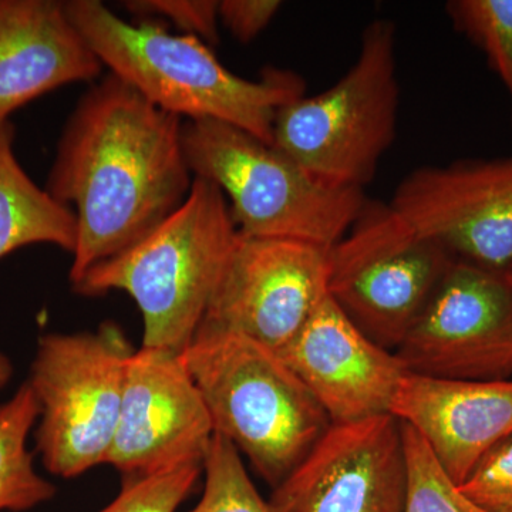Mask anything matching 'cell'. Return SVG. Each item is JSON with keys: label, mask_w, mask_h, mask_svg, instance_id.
<instances>
[{"label": "cell", "mask_w": 512, "mask_h": 512, "mask_svg": "<svg viewBox=\"0 0 512 512\" xmlns=\"http://www.w3.org/2000/svg\"><path fill=\"white\" fill-rule=\"evenodd\" d=\"M454 258L390 207L367 200L329 252V296L383 349L396 352Z\"/></svg>", "instance_id": "obj_8"}, {"label": "cell", "mask_w": 512, "mask_h": 512, "mask_svg": "<svg viewBox=\"0 0 512 512\" xmlns=\"http://www.w3.org/2000/svg\"><path fill=\"white\" fill-rule=\"evenodd\" d=\"M458 487L485 512H512V434L488 450Z\"/></svg>", "instance_id": "obj_23"}, {"label": "cell", "mask_w": 512, "mask_h": 512, "mask_svg": "<svg viewBox=\"0 0 512 512\" xmlns=\"http://www.w3.org/2000/svg\"><path fill=\"white\" fill-rule=\"evenodd\" d=\"M126 9L141 18H165L184 35L198 37L204 43H217L220 2L214 0H131Z\"/></svg>", "instance_id": "obj_24"}, {"label": "cell", "mask_w": 512, "mask_h": 512, "mask_svg": "<svg viewBox=\"0 0 512 512\" xmlns=\"http://www.w3.org/2000/svg\"><path fill=\"white\" fill-rule=\"evenodd\" d=\"M329 252L293 239L238 234L201 326L279 352L328 298Z\"/></svg>", "instance_id": "obj_10"}, {"label": "cell", "mask_w": 512, "mask_h": 512, "mask_svg": "<svg viewBox=\"0 0 512 512\" xmlns=\"http://www.w3.org/2000/svg\"><path fill=\"white\" fill-rule=\"evenodd\" d=\"M400 424L406 460L403 512H485L461 493L419 434L406 423Z\"/></svg>", "instance_id": "obj_20"}, {"label": "cell", "mask_w": 512, "mask_h": 512, "mask_svg": "<svg viewBox=\"0 0 512 512\" xmlns=\"http://www.w3.org/2000/svg\"><path fill=\"white\" fill-rule=\"evenodd\" d=\"M238 234L224 192L194 177L177 211L94 265L73 289L86 296L128 293L143 316L144 348L183 353L204 322Z\"/></svg>", "instance_id": "obj_3"}, {"label": "cell", "mask_w": 512, "mask_h": 512, "mask_svg": "<svg viewBox=\"0 0 512 512\" xmlns=\"http://www.w3.org/2000/svg\"><path fill=\"white\" fill-rule=\"evenodd\" d=\"M505 278H507L508 285H510L512 291V264L508 266L507 271L504 272Z\"/></svg>", "instance_id": "obj_27"}, {"label": "cell", "mask_w": 512, "mask_h": 512, "mask_svg": "<svg viewBox=\"0 0 512 512\" xmlns=\"http://www.w3.org/2000/svg\"><path fill=\"white\" fill-rule=\"evenodd\" d=\"M183 146L192 175L224 192L244 237L332 249L367 201L363 190L325 183L272 144L221 121L184 120Z\"/></svg>", "instance_id": "obj_5"}, {"label": "cell", "mask_w": 512, "mask_h": 512, "mask_svg": "<svg viewBox=\"0 0 512 512\" xmlns=\"http://www.w3.org/2000/svg\"><path fill=\"white\" fill-rule=\"evenodd\" d=\"M390 414L419 434L460 485L488 450L512 434V380L441 379L409 372Z\"/></svg>", "instance_id": "obj_15"}, {"label": "cell", "mask_w": 512, "mask_h": 512, "mask_svg": "<svg viewBox=\"0 0 512 512\" xmlns=\"http://www.w3.org/2000/svg\"><path fill=\"white\" fill-rule=\"evenodd\" d=\"M13 376V365L8 356L0 353V390L9 383Z\"/></svg>", "instance_id": "obj_26"}, {"label": "cell", "mask_w": 512, "mask_h": 512, "mask_svg": "<svg viewBox=\"0 0 512 512\" xmlns=\"http://www.w3.org/2000/svg\"><path fill=\"white\" fill-rule=\"evenodd\" d=\"M101 64L158 109L181 120H217L272 144L276 114L305 96L301 76L271 69L259 80L229 72L207 43L158 23L126 22L99 0L64 2Z\"/></svg>", "instance_id": "obj_2"}, {"label": "cell", "mask_w": 512, "mask_h": 512, "mask_svg": "<svg viewBox=\"0 0 512 512\" xmlns=\"http://www.w3.org/2000/svg\"><path fill=\"white\" fill-rule=\"evenodd\" d=\"M133 353L114 322L40 338L28 383L40 407L36 448L53 476L74 478L106 464Z\"/></svg>", "instance_id": "obj_7"}, {"label": "cell", "mask_w": 512, "mask_h": 512, "mask_svg": "<svg viewBox=\"0 0 512 512\" xmlns=\"http://www.w3.org/2000/svg\"><path fill=\"white\" fill-rule=\"evenodd\" d=\"M281 6L278 0H222L220 22L238 42L249 43L268 28Z\"/></svg>", "instance_id": "obj_25"}, {"label": "cell", "mask_w": 512, "mask_h": 512, "mask_svg": "<svg viewBox=\"0 0 512 512\" xmlns=\"http://www.w3.org/2000/svg\"><path fill=\"white\" fill-rule=\"evenodd\" d=\"M389 205L458 261L497 272L512 264V156L423 165Z\"/></svg>", "instance_id": "obj_11"}, {"label": "cell", "mask_w": 512, "mask_h": 512, "mask_svg": "<svg viewBox=\"0 0 512 512\" xmlns=\"http://www.w3.org/2000/svg\"><path fill=\"white\" fill-rule=\"evenodd\" d=\"M99 57L56 0H0V123L43 94L96 82Z\"/></svg>", "instance_id": "obj_16"}, {"label": "cell", "mask_w": 512, "mask_h": 512, "mask_svg": "<svg viewBox=\"0 0 512 512\" xmlns=\"http://www.w3.org/2000/svg\"><path fill=\"white\" fill-rule=\"evenodd\" d=\"M183 121L113 73L80 97L57 144L46 188L76 208L72 285L181 207L194 181Z\"/></svg>", "instance_id": "obj_1"}, {"label": "cell", "mask_w": 512, "mask_h": 512, "mask_svg": "<svg viewBox=\"0 0 512 512\" xmlns=\"http://www.w3.org/2000/svg\"><path fill=\"white\" fill-rule=\"evenodd\" d=\"M394 353L416 375L507 379L512 373V291L504 272L454 259Z\"/></svg>", "instance_id": "obj_9"}, {"label": "cell", "mask_w": 512, "mask_h": 512, "mask_svg": "<svg viewBox=\"0 0 512 512\" xmlns=\"http://www.w3.org/2000/svg\"><path fill=\"white\" fill-rule=\"evenodd\" d=\"M39 416V403L28 382L0 404V511L33 510L55 497V485L37 473L28 448Z\"/></svg>", "instance_id": "obj_18"}, {"label": "cell", "mask_w": 512, "mask_h": 512, "mask_svg": "<svg viewBox=\"0 0 512 512\" xmlns=\"http://www.w3.org/2000/svg\"><path fill=\"white\" fill-rule=\"evenodd\" d=\"M404 498L402 424L384 414L330 427L269 503L279 512H403Z\"/></svg>", "instance_id": "obj_13"}, {"label": "cell", "mask_w": 512, "mask_h": 512, "mask_svg": "<svg viewBox=\"0 0 512 512\" xmlns=\"http://www.w3.org/2000/svg\"><path fill=\"white\" fill-rule=\"evenodd\" d=\"M202 463L180 464L151 474L124 480L113 503L99 512H175L200 480Z\"/></svg>", "instance_id": "obj_22"}, {"label": "cell", "mask_w": 512, "mask_h": 512, "mask_svg": "<svg viewBox=\"0 0 512 512\" xmlns=\"http://www.w3.org/2000/svg\"><path fill=\"white\" fill-rule=\"evenodd\" d=\"M214 427L181 353L144 348L127 362L119 426L106 464L124 480L204 463Z\"/></svg>", "instance_id": "obj_12"}, {"label": "cell", "mask_w": 512, "mask_h": 512, "mask_svg": "<svg viewBox=\"0 0 512 512\" xmlns=\"http://www.w3.org/2000/svg\"><path fill=\"white\" fill-rule=\"evenodd\" d=\"M276 353L318 400L332 426L390 414L409 373L396 353L367 338L330 296Z\"/></svg>", "instance_id": "obj_14"}, {"label": "cell", "mask_w": 512, "mask_h": 512, "mask_svg": "<svg viewBox=\"0 0 512 512\" xmlns=\"http://www.w3.org/2000/svg\"><path fill=\"white\" fill-rule=\"evenodd\" d=\"M214 433L234 444L272 488L301 466L332 423L274 350L201 326L183 353Z\"/></svg>", "instance_id": "obj_4"}, {"label": "cell", "mask_w": 512, "mask_h": 512, "mask_svg": "<svg viewBox=\"0 0 512 512\" xmlns=\"http://www.w3.org/2000/svg\"><path fill=\"white\" fill-rule=\"evenodd\" d=\"M396 25L375 19L345 76L276 114L272 146L330 185L363 190L392 147L399 120Z\"/></svg>", "instance_id": "obj_6"}, {"label": "cell", "mask_w": 512, "mask_h": 512, "mask_svg": "<svg viewBox=\"0 0 512 512\" xmlns=\"http://www.w3.org/2000/svg\"><path fill=\"white\" fill-rule=\"evenodd\" d=\"M13 141V124L0 123V259L35 244L56 245L73 254L76 214L30 180L16 160Z\"/></svg>", "instance_id": "obj_17"}, {"label": "cell", "mask_w": 512, "mask_h": 512, "mask_svg": "<svg viewBox=\"0 0 512 512\" xmlns=\"http://www.w3.org/2000/svg\"><path fill=\"white\" fill-rule=\"evenodd\" d=\"M446 12L454 29L487 57L508 93L512 124V0H451Z\"/></svg>", "instance_id": "obj_19"}, {"label": "cell", "mask_w": 512, "mask_h": 512, "mask_svg": "<svg viewBox=\"0 0 512 512\" xmlns=\"http://www.w3.org/2000/svg\"><path fill=\"white\" fill-rule=\"evenodd\" d=\"M204 493L190 512H279L259 495L234 444L214 434L205 454Z\"/></svg>", "instance_id": "obj_21"}]
</instances>
